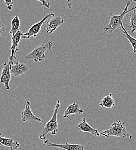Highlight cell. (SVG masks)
Returning a JSON list of instances; mask_svg holds the SVG:
<instances>
[{
	"label": "cell",
	"instance_id": "20",
	"mask_svg": "<svg viewBox=\"0 0 136 150\" xmlns=\"http://www.w3.org/2000/svg\"><path fill=\"white\" fill-rule=\"evenodd\" d=\"M38 1H39V2H41L40 5L44 6L46 8L49 9L51 5V2H47L46 0H37Z\"/></svg>",
	"mask_w": 136,
	"mask_h": 150
},
{
	"label": "cell",
	"instance_id": "1",
	"mask_svg": "<svg viewBox=\"0 0 136 150\" xmlns=\"http://www.w3.org/2000/svg\"><path fill=\"white\" fill-rule=\"evenodd\" d=\"M60 106V100H58L55 107L53 114L51 120L45 124L43 129L41 131L39 135V139L41 140H46V137L48 133L52 135H56L58 131V114Z\"/></svg>",
	"mask_w": 136,
	"mask_h": 150
},
{
	"label": "cell",
	"instance_id": "25",
	"mask_svg": "<svg viewBox=\"0 0 136 150\" xmlns=\"http://www.w3.org/2000/svg\"><path fill=\"white\" fill-rule=\"evenodd\" d=\"M0 145H1V144H0Z\"/></svg>",
	"mask_w": 136,
	"mask_h": 150
},
{
	"label": "cell",
	"instance_id": "16",
	"mask_svg": "<svg viewBox=\"0 0 136 150\" xmlns=\"http://www.w3.org/2000/svg\"><path fill=\"white\" fill-rule=\"evenodd\" d=\"M122 33V34L123 37L127 38L128 39V40L129 41L130 43L131 44V45L133 47V53H136V39L135 38L133 37L132 35H130L128 32L126 30V29L125 28L123 23L121 24V27L119 29Z\"/></svg>",
	"mask_w": 136,
	"mask_h": 150
},
{
	"label": "cell",
	"instance_id": "4",
	"mask_svg": "<svg viewBox=\"0 0 136 150\" xmlns=\"http://www.w3.org/2000/svg\"><path fill=\"white\" fill-rule=\"evenodd\" d=\"M53 43L49 41L46 43L42 44L38 46H36L33 50L28 55L24 57L27 60H32L35 62H41L43 61L46 58L45 53L49 49L50 52H52V47Z\"/></svg>",
	"mask_w": 136,
	"mask_h": 150
},
{
	"label": "cell",
	"instance_id": "10",
	"mask_svg": "<svg viewBox=\"0 0 136 150\" xmlns=\"http://www.w3.org/2000/svg\"><path fill=\"white\" fill-rule=\"evenodd\" d=\"M31 103L29 101H27L25 106L24 110L21 113V118L23 122H26L28 121H36L41 122L42 120L39 117L36 116L31 110Z\"/></svg>",
	"mask_w": 136,
	"mask_h": 150
},
{
	"label": "cell",
	"instance_id": "18",
	"mask_svg": "<svg viewBox=\"0 0 136 150\" xmlns=\"http://www.w3.org/2000/svg\"><path fill=\"white\" fill-rule=\"evenodd\" d=\"M132 12L128 14V17L130 18L129 28L132 30V33H136V10L131 11Z\"/></svg>",
	"mask_w": 136,
	"mask_h": 150
},
{
	"label": "cell",
	"instance_id": "3",
	"mask_svg": "<svg viewBox=\"0 0 136 150\" xmlns=\"http://www.w3.org/2000/svg\"><path fill=\"white\" fill-rule=\"evenodd\" d=\"M132 2L130 1H127V4L125 7V8L123 9V12L121 13L119 15H114L113 14H110L109 19L110 22L106 26V27L104 28V33H107L108 34H111L113 33L115 30L120 29L121 27V24L123 23L122 21L124 19V17L126 15V14L128 13V8Z\"/></svg>",
	"mask_w": 136,
	"mask_h": 150
},
{
	"label": "cell",
	"instance_id": "7",
	"mask_svg": "<svg viewBox=\"0 0 136 150\" xmlns=\"http://www.w3.org/2000/svg\"><path fill=\"white\" fill-rule=\"evenodd\" d=\"M12 65L8 63H4L2 67L1 76H0V83L4 84L5 89L6 91L10 90L9 82L11 80V67Z\"/></svg>",
	"mask_w": 136,
	"mask_h": 150
},
{
	"label": "cell",
	"instance_id": "24",
	"mask_svg": "<svg viewBox=\"0 0 136 150\" xmlns=\"http://www.w3.org/2000/svg\"><path fill=\"white\" fill-rule=\"evenodd\" d=\"M127 1H131V2H132V1H135V2H136V0H127Z\"/></svg>",
	"mask_w": 136,
	"mask_h": 150
},
{
	"label": "cell",
	"instance_id": "12",
	"mask_svg": "<svg viewBox=\"0 0 136 150\" xmlns=\"http://www.w3.org/2000/svg\"><path fill=\"white\" fill-rule=\"evenodd\" d=\"M64 23V19L61 16H58L53 17L49 21H46V33L50 35L52 34L58 27L61 26Z\"/></svg>",
	"mask_w": 136,
	"mask_h": 150
},
{
	"label": "cell",
	"instance_id": "15",
	"mask_svg": "<svg viewBox=\"0 0 136 150\" xmlns=\"http://www.w3.org/2000/svg\"><path fill=\"white\" fill-rule=\"evenodd\" d=\"M98 105L102 108H107L109 109L113 108L115 106V100L112 94H110L103 97Z\"/></svg>",
	"mask_w": 136,
	"mask_h": 150
},
{
	"label": "cell",
	"instance_id": "6",
	"mask_svg": "<svg viewBox=\"0 0 136 150\" xmlns=\"http://www.w3.org/2000/svg\"><path fill=\"white\" fill-rule=\"evenodd\" d=\"M23 33H21V31H18L16 34L11 38L12 39V46L11 47V54L9 57V63L12 65L14 64V59L16 61H18L17 58L16 57V53L19 51L18 46H19V43L21 39L22 38V35Z\"/></svg>",
	"mask_w": 136,
	"mask_h": 150
},
{
	"label": "cell",
	"instance_id": "14",
	"mask_svg": "<svg viewBox=\"0 0 136 150\" xmlns=\"http://www.w3.org/2000/svg\"><path fill=\"white\" fill-rule=\"evenodd\" d=\"M2 132H0V144L9 147L11 150H15L20 147V144L11 138H6L1 136Z\"/></svg>",
	"mask_w": 136,
	"mask_h": 150
},
{
	"label": "cell",
	"instance_id": "9",
	"mask_svg": "<svg viewBox=\"0 0 136 150\" xmlns=\"http://www.w3.org/2000/svg\"><path fill=\"white\" fill-rule=\"evenodd\" d=\"M30 71V66L25 64L22 60L20 61H16V63L11 67V75L19 77L23 76Z\"/></svg>",
	"mask_w": 136,
	"mask_h": 150
},
{
	"label": "cell",
	"instance_id": "8",
	"mask_svg": "<svg viewBox=\"0 0 136 150\" xmlns=\"http://www.w3.org/2000/svg\"><path fill=\"white\" fill-rule=\"evenodd\" d=\"M44 146L49 147H56L64 150H85V147L83 146L78 144H70L68 143H66L64 144H56L51 142L49 139L45 140L43 141Z\"/></svg>",
	"mask_w": 136,
	"mask_h": 150
},
{
	"label": "cell",
	"instance_id": "23",
	"mask_svg": "<svg viewBox=\"0 0 136 150\" xmlns=\"http://www.w3.org/2000/svg\"><path fill=\"white\" fill-rule=\"evenodd\" d=\"M133 10H136V6H133L131 9L128 10V11H127V12L129 13V12H131V11H133Z\"/></svg>",
	"mask_w": 136,
	"mask_h": 150
},
{
	"label": "cell",
	"instance_id": "22",
	"mask_svg": "<svg viewBox=\"0 0 136 150\" xmlns=\"http://www.w3.org/2000/svg\"><path fill=\"white\" fill-rule=\"evenodd\" d=\"M66 6L68 8L71 9L73 6V0H67L66 1Z\"/></svg>",
	"mask_w": 136,
	"mask_h": 150
},
{
	"label": "cell",
	"instance_id": "13",
	"mask_svg": "<svg viewBox=\"0 0 136 150\" xmlns=\"http://www.w3.org/2000/svg\"><path fill=\"white\" fill-rule=\"evenodd\" d=\"M83 113V110L80 108L79 105L77 103H73L72 104L68 106L66 110H65L63 118H67L69 120H71V119L69 117L70 115L71 114H82Z\"/></svg>",
	"mask_w": 136,
	"mask_h": 150
},
{
	"label": "cell",
	"instance_id": "21",
	"mask_svg": "<svg viewBox=\"0 0 136 150\" xmlns=\"http://www.w3.org/2000/svg\"><path fill=\"white\" fill-rule=\"evenodd\" d=\"M5 25H4V23H3V22L2 21V20L0 19V37H1V34L4 32H5Z\"/></svg>",
	"mask_w": 136,
	"mask_h": 150
},
{
	"label": "cell",
	"instance_id": "2",
	"mask_svg": "<svg viewBox=\"0 0 136 150\" xmlns=\"http://www.w3.org/2000/svg\"><path fill=\"white\" fill-rule=\"evenodd\" d=\"M100 135L105 137L115 136L122 138L129 137L130 139L133 137L132 135L127 131L125 123L121 121H117L113 122L108 130L102 132Z\"/></svg>",
	"mask_w": 136,
	"mask_h": 150
},
{
	"label": "cell",
	"instance_id": "19",
	"mask_svg": "<svg viewBox=\"0 0 136 150\" xmlns=\"http://www.w3.org/2000/svg\"><path fill=\"white\" fill-rule=\"evenodd\" d=\"M4 2L6 5L7 9L9 11H12L14 6L13 0H4Z\"/></svg>",
	"mask_w": 136,
	"mask_h": 150
},
{
	"label": "cell",
	"instance_id": "11",
	"mask_svg": "<svg viewBox=\"0 0 136 150\" xmlns=\"http://www.w3.org/2000/svg\"><path fill=\"white\" fill-rule=\"evenodd\" d=\"M76 130L78 131L90 133L96 137H99L100 136V133L98 132V131L92 127L86 122L85 118H82L79 121V123L76 127Z\"/></svg>",
	"mask_w": 136,
	"mask_h": 150
},
{
	"label": "cell",
	"instance_id": "5",
	"mask_svg": "<svg viewBox=\"0 0 136 150\" xmlns=\"http://www.w3.org/2000/svg\"><path fill=\"white\" fill-rule=\"evenodd\" d=\"M54 16H55V14L53 13H51L44 16L43 19H42L41 21L33 25L26 33L23 34L22 38L25 39H29L32 37L34 38L37 37V35L39 34L41 31V29L43 23L49 18H52Z\"/></svg>",
	"mask_w": 136,
	"mask_h": 150
},
{
	"label": "cell",
	"instance_id": "17",
	"mask_svg": "<svg viewBox=\"0 0 136 150\" xmlns=\"http://www.w3.org/2000/svg\"><path fill=\"white\" fill-rule=\"evenodd\" d=\"M11 30L9 31V34L12 35V37H14L16 33L20 30V20L18 16L16 15L14 16L11 21Z\"/></svg>",
	"mask_w": 136,
	"mask_h": 150
}]
</instances>
